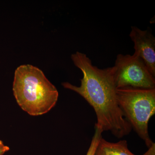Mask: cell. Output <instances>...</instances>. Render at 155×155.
Here are the masks:
<instances>
[{
    "mask_svg": "<svg viewBox=\"0 0 155 155\" xmlns=\"http://www.w3.org/2000/svg\"><path fill=\"white\" fill-rule=\"evenodd\" d=\"M71 59L83 73L81 85L67 82L62 85L83 97L92 107L97 118L95 127L103 132L110 131L118 138L129 134L132 127L117 101L114 67L99 69L93 65L86 54L78 51L72 54Z\"/></svg>",
    "mask_w": 155,
    "mask_h": 155,
    "instance_id": "cell-1",
    "label": "cell"
},
{
    "mask_svg": "<svg viewBox=\"0 0 155 155\" xmlns=\"http://www.w3.org/2000/svg\"><path fill=\"white\" fill-rule=\"evenodd\" d=\"M13 90L20 108L32 116L48 113L55 106L59 96L42 71L31 65H21L16 69Z\"/></svg>",
    "mask_w": 155,
    "mask_h": 155,
    "instance_id": "cell-2",
    "label": "cell"
},
{
    "mask_svg": "<svg viewBox=\"0 0 155 155\" xmlns=\"http://www.w3.org/2000/svg\"><path fill=\"white\" fill-rule=\"evenodd\" d=\"M116 93L125 119L149 147L153 143L149 134L148 123L155 114V88L122 87L117 88Z\"/></svg>",
    "mask_w": 155,
    "mask_h": 155,
    "instance_id": "cell-3",
    "label": "cell"
},
{
    "mask_svg": "<svg viewBox=\"0 0 155 155\" xmlns=\"http://www.w3.org/2000/svg\"><path fill=\"white\" fill-rule=\"evenodd\" d=\"M113 67L117 88H155L154 76L143 61L135 54L132 55L119 54Z\"/></svg>",
    "mask_w": 155,
    "mask_h": 155,
    "instance_id": "cell-4",
    "label": "cell"
},
{
    "mask_svg": "<svg viewBox=\"0 0 155 155\" xmlns=\"http://www.w3.org/2000/svg\"><path fill=\"white\" fill-rule=\"evenodd\" d=\"M129 36L134 43V54L144 62L148 69L155 76V38L150 29L142 30L132 26Z\"/></svg>",
    "mask_w": 155,
    "mask_h": 155,
    "instance_id": "cell-5",
    "label": "cell"
},
{
    "mask_svg": "<svg viewBox=\"0 0 155 155\" xmlns=\"http://www.w3.org/2000/svg\"><path fill=\"white\" fill-rule=\"evenodd\" d=\"M95 155H135L129 150L126 140L110 142L102 137L100 139Z\"/></svg>",
    "mask_w": 155,
    "mask_h": 155,
    "instance_id": "cell-6",
    "label": "cell"
},
{
    "mask_svg": "<svg viewBox=\"0 0 155 155\" xmlns=\"http://www.w3.org/2000/svg\"><path fill=\"white\" fill-rule=\"evenodd\" d=\"M95 131L94 135L92 139L91 143L86 155H95L97 147L98 145L100 139L102 137L103 131L97 127H95Z\"/></svg>",
    "mask_w": 155,
    "mask_h": 155,
    "instance_id": "cell-7",
    "label": "cell"
},
{
    "mask_svg": "<svg viewBox=\"0 0 155 155\" xmlns=\"http://www.w3.org/2000/svg\"><path fill=\"white\" fill-rule=\"evenodd\" d=\"M10 150L9 147L4 144L2 140H0V155H4L5 153Z\"/></svg>",
    "mask_w": 155,
    "mask_h": 155,
    "instance_id": "cell-8",
    "label": "cell"
},
{
    "mask_svg": "<svg viewBox=\"0 0 155 155\" xmlns=\"http://www.w3.org/2000/svg\"><path fill=\"white\" fill-rule=\"evenodd\" d=\"M143 155H155V144L153 143L150 147L148 148V150Z\"/></svg>",
    "mask_w": 155,
    "mask_h": 155,
    "instance_id": "cell-9",
    "label": "cell"
}]
</instances>
